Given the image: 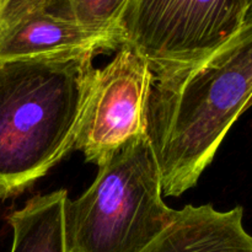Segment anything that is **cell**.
<instances>
[{
  "mask_svg": "<svg viewBox=\"0 0 252 252\" xmlns=\"http://www.w3.org/2000/svg\"><path fill=\"white\" fill-rule=\"evenodd\" d=\"M252 95V6L239 31L197 63L153 74L148 137L162 194L198 182Z\"/></svg>",
  "mask_w": 252,
  "mask_h": 252,
  "instance_id": "cell-1",
  "label": "cell"
},
{
  "mask_svg": "<svg viewBox=\"0 0 252 252\" xmlns=\"http://www.w3.org/2000/svg\"><path fill=\"white\" fill-rule=\"evenodd\" d=\"M95 53L0 62V198L26 189L75 150Z\"/></svg>",
  "mask_w": 252,
  "mask_h": 252,
  "instance_id": "cell-2",
  "label": "cell"
},
{
  "mask_svg": "<svg viewBox=\"0 0 252 252\" xmlns=\"http://www.w3.org/2000/svg\"><path fill=\"white\" fill-rule=\"evenodd\" d=\"M95 181L64 208L68 252H140L175 218L162 201L149 137L135 138L97 164Z\"/></svg>",
  "mask_w": 252,
  "mask_h": 252,
  "instance_id": "cell-3",
  "label": "cell"
},
{
  "mask_svg": "<svg viewBox=\"0 0 252 252\" xmlns=\"http://www.w3.org/2000/svg\"><path fill=\"white\" fill-rule=\"evenodd\" d=\"M252 0H129L120 24L123 46L153 74L197 63L229 41Z\"/></svg>",
  "mask_w": 252,
  "mask_h": 252,
  "instance_id": "cell-4",
  "label": "cell"
},
{
  "mask_svg": "<svg viewBox=\"0 0 252 252\" xmlns=\"http://www.w3.org/2000/svg\"><path fill=\"white\" fill-rule=\"evenodd\" d=\"M153 71L147 59L128 46L96 69L75 149L97 165L135 138L148 137V103Z\"/></svg>",
  "mask_w": 252,
  "mask_h": 252,
  "instance_id": "cell-5",
  "label": "cell"
},
{
  "mask_svg": "<svg viewBox=\"0 0 252 252\" xmlns=\"http://www.w3.org/2000/svg\"><path fill=\"white\" fill-rule=\"evenodd\" d=\"M64 0H4L0 7V62L71 52L98 53L123 46L117 34L94 31L70 19Z\"/></svg>",
  "mask_w": 252,
  "mask_h": 252,
  "instance_id": "cell-6",
  "label": "cell"
},
{
  "mask_svg": "<svg viewBox=\"0 0 252 252\" xmlns=\"http://www.w3.org/2000/svg\"><path fill=\"white\" fill-rule=\"evenodd\" d=\"M140 252H252V235L244 226L241 206L221 212L211 204H189Z\"/></svg>",
  "mask_w": 252,
  "mask_h": 252,
  "instance_id": "cell-7",
  "label": "cell"
},
{
  "mask_svg": "<svg viewBox=\"0 0 252 252\" xmlns=\"http://www.w3.org/2000/svg\"><path fill=\"white\" fill-rule=\"evenodd\" d=\"M65 189L36 196L25 207L12 212L10 252H68L66 251L64 208L68 199Z\"/></svg>",
  "mask_w": 252,
  "mask_h": 252,
  "instance_id": "cell-8",
  "label": "cell"
},
{
  "mask_svg": "<svg viewBox=\"0 0 252 252\" xmlns=\"http://www.w3.org/2000/svg\"><path fill=\"white\" fill-rule=\"evenodd\" d=\"M129 0H65V11L70 19L98 32L117 34L121 19ZM123 42V38H122Z\"/></svg>",
  "mask_w": 252,
  "mask_h": 252,
  "instance_id": "cell-9",
  "label": "cell"
},
{
  "mask_svg": "<svg viewBox=\"0 0 252 252\" xmlns=\"http://www.w3.org/2000/svg\"><path fill=\"white\" fill-rule=\"evenodd\" d=\"M250 107H252V95H251L250 100H249L248 103H246V111H248Z\"/></svg>",
  "mask_w": 252,
  "mask_h": 252,
  "instance_id": "cell-10",
  "label": "cell"
},
{
  "mask_svg": "<svg viewBox=\"0 0 252 252\" xmlns=\"http://www.w3.org/2000/svg\"><path fill=\"white\" fill-rule=\"evenodd\" d=\"M2 2H4V0H0V7H1V5H2Z\"/></svg>",
  "mask_w": 252,
  "mask_h": 252,
  "instance_id": "cell-11",
  "label": "cell"
}]
</instances>
